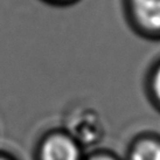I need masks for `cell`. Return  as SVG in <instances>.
Here are the masks:
<instances>
[{"mask_svg":"<svg viewBox=\"0 0 160 160\" xmlns=\"http://www.w3.org/2000/svg\"><path fill=\"white\" fill-rule=\"evenodd\" d=\"M123 12L138 36L160 41V0H123Z\"/></svg>","mask_w":160,"mask_h":160,"instance_id":"obj_1","label":"cell"},{"mask_svg":"<svg viewBox=\"0 0 160 160\" xmlns=\"http://www.w3.org/2000/svg\"><path fill=\"white\" fill-rule=\"evenodd\" d=\"M0 160H6V159H4V158H0Z\"/></svg>","mask_w":160,"mask_h":160,"instance_id":"obj_7","label":"cell"},{"mask_svg":"<svg viewBox=\"0 0 160 160\" xmlns=\"http://www.w3.org/2000/svg\"><path fill=\"white\" fill-rule=\"evenodd\" d=\"M68 131L81 146L97 145L105 138V123L96 110L83 108L74 111L68 120Z\"/></svg>","mask_w":160,"mask_h":160,"instance_id":"obj_2","label":"cell"},{"mask_svg":"<svg viewBox=\"0 0 160 160\" xmlns=\"http://www.w3.org/2000/svg\"><path fill=\"white\" fill-rule=\"evenodd\" d=\"M147 98L158 112H160V58L151 64L145 78Z\"/></svg>","mask_w":160,"mask_h":160,"instance_id":"obj_5","label":"cell"},{"mask_svg":"<svg viewBox=\"0 0 160 160\" xmlns=\"http://www.w3.org/2000/svg\"><path fill=\"white\" fill-rule=\"evenodd\" d=\"M42 160H82L81 145L69 134H56L48 138L41 151Z\"/></svg>","mask_w":160,"mask_h":160,"instance_id":"obj_3","label":"cell"},{"mask_svg":"<svg viewBox=\"0 0 160 160\" xmlns=\"http://www.w3.org/2000/svg\"><path fill=\"white\" fill-rule=\"evenodd\" d=\"M126 160H160V136L151 132L136 136L128 147Z\"/></svg>","mask_w":160,"mask_h":160,"instance_id":"obj_4","label":"cell"},{"mask_svg":"<svg viewBox=\"0 0 160 160\" xmlns=\"http://www.w3.org/2000/svg\"><path fill=\"white\" fill-rule=\"evenodd\" d=\"M85 160H120L118 157L109 151H98L92 153Z\"/></svg>","mask_w":160,"mask_h":160,"instance_id":"obj_6","label":"cell"}]
</instances>
